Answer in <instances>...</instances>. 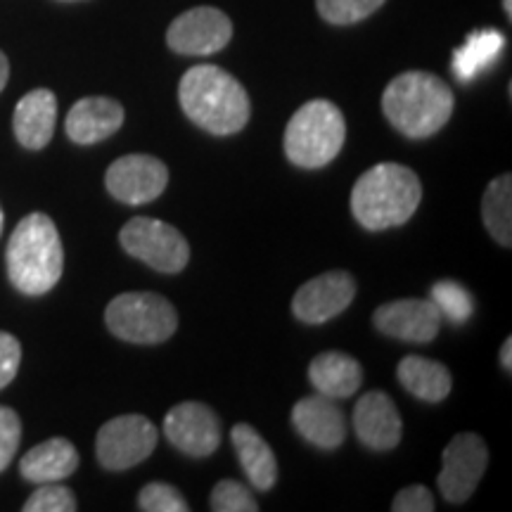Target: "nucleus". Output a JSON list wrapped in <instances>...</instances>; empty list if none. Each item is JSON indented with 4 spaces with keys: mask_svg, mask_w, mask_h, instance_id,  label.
Instances as JSON below:
<instances>
[{
    "mask_svg": "<svg viewBox=\"0 0 512 512\" xmlns=\"http://www.w3.org/2000/svg\"><path fill=\"white\" fill-rule=\"evenodd\" d=\"M382 112L406 138H430L451 119L453 93L439 76L406 72L384 88Z\"/></svg>",
    "mask_w": 512,
    "mask_h": 512,
    "instance_id": "nucleus-4",
    "label": "nucleus"
},
{
    "mask_svg": "<svg viewBox=\"0 0 512 512\" xmlns=\"http://www.w3.org/2000/svg\"><path fill=\"white\" fill-rule=\"evenodd\" d=\"M211 510L214 512H256L259 503L254 501L252 491L233 479H223L211 491Z\"/></svg>",
    "mask_w": 512,
    "mask_h": 512,
    "instance_id": "nucleus-27",
    "label": "nucleus"
},
{
    "mask_svg": "<svg viewBox=\"0 0 512 512\" xmlns=\"http://www.w3.org/2000/svg\"><path fill=\"white\" fill-rule=\"evenodd\" d=\"M430 299L432 304L437 306L441 318L451 320L453 325H463L465 320H470L472 309H475L470 292H467L463 285L453 283V280H439V283L432 287Z\"/></svg>",
    "mask_w": 512,
    "mask_h": 512,
    "instance_id": "nucleus-25",
    "label": "nucleus"
},
{
    "mask_svg": "<svg viewBox=\"0 0 512 512\" xmlns=\"http://www.w3.org/2000/svg\"><path fill=\"white\" fill-rule=\"evenodd\" d=\"M309 380L318 394L328 399H349L363 382V368L356 358L342 351H325L309 366Z\"/></svg>",
    "mask_w": 512,
    "mask_h": 512,
    "instance_id": "nucleus-20",
    "label": "nucleus"
},
{
    "mask_svg": "<svg viewBox=\"0 0 512 512\" xmlns=\"http://www.w3.org/2000/svg\"><path fill=\"white\" fill-rule=\"evenodd\" d=\"M138 508L145 512H188L190 505L171 484L152 482L138 494Z\"/></svg>",
    "mask_w": 512,
    "mask_h": 512,
    "instance_id": "nucleus-29",
    "label": "nucleus"
},
{
    "mask_svg": "<svg viewBox=\"0 0 512 512\" xmlns=\"http://www.w3.org/2000/svg\"><path fill=\"white\" fill-rule=\"evenodd\" d=\"M399 382L415 399L425 403H441L451 394V373L444 363L422 356H406L399 363Z\"/></svg>",
    "mask_w": 512,
    "mask_h": 512,
    "instance_id": "nucleus-22",
    "label": "nucleus"
},
{
    "mask_svg": "<svg viewBox=\"0 0 512 512\" xmlns=\"http://www.w3.org/2000/svg\"><path fill=\"white\" fill-rule=\"evenodd\" d=\"M354 430L363 446L373 451H392L403 434L401 415L384 392H368L356 403Z\"/></svg>",
    "mask_w": 512,
    "mask_h": 512,
    "instance_id": "nucleus-16",
    "label": "nucleus"
},
{
    "mask_svg": "<svg viewBox=\"0 0 512 512\" xmlns=\"http://www.w3.org/2000/svg\"><path fill=\"white\" fill-rule=\"evenodd\" d=\"M422 200L420 178L403 164L382 162L358 178L351 190V211L368 230L403 226Z\"/></svg>",
    "mask_w": 512,
    "mask_h": 512,
    "instance_id": "nucleus-3",
    "label": "nucleus"
},
{
    "mask_svg": "<svg viewBox=\"0 0 512 512\" xmlns=\"http://www.w3.org/2000/svg\"><path fill=\"white\" fill-rule=\"evenodd\" d=\"M57 121V98L48 88H36L24 95L15 107L12 128L19 145L27 150H43L55 133Z\"/></svg>",
    "mask_w": 512,
    "mask_h": 512,
    "instance_id": "nucleus-18",
    "label": "nucleus"
},
{
    "mask_svg": "<svg viewBox=\"0 0 512 512\" xmlns=\"http://www.w3.org/2000/svg\"><path fill=\"white\" fill-rule=\"evenodd\" d=\"M373 323L377 330L389 337L427 344L439 335L444 318L432 304V299H396L375 311Z\"/></svg>",
    "mask_w": 512,
    "mask_h": 512,
    "instance_id": "nucleus-14",
    "label": "nucleus"
},
{
    "mask_svg": "<svg viewBox=\"0 0 512 512\" xmlns=\"http://www.w3.org/2000/svg\"><path fill=\"white\" fill-rule=\"evenodd\" d=\"M67 3H72V0H67Z\"/></svg>",
    "mask_w": 512,
    "mask_h": 512,
    "instance_id": "nucleus-37",
    "label": "nucleus"
},
{
    "mask_svg": "<svg viewBox=\"0 0 512 512\" xmlns=\"http://www.w3.org/2000/svg\"><path fill=\"white\" fill-rule=\"evenodd\" d=\"M5 261L10 283L22 294L38 297L53 290L64 271V249L53 219L41 211L24 216L10 235Z\"/></svg>",
    "mask_w": 512,
    "mask_h": 512,
    "instance_id": "nucleus-2",
    "label": "nucleus"
},
{
    "mask_svg": "<svg viewBox=\"0 0 512 512\" xmlns=\"http://www.w3.org/2000/svg\"><path fill=\"white\" fill-rule=\"evenodd\" d=\"M505 48V38L496 29H479L467 36V41L453 53V74L458 81H475L484 69H489Z\"/></svg>",
    "mask_w": 512,
    "mask_h": 512,
    "instance_id": "nucleus-23",
    "label": "nucleus"
},
{
    "mask_svg": "<svg viewBox=\"0 0 512 512\" xmlns=\"http://www.w3.org/2000/svg\"><path fill=\"white\" fill-rule=\"evenodd\" d=\"M19 441H22V420L8 406H0V472L15 458Z\"/></svg>",
    "mask_w": 512,
    "mask_h": 512,
    "instance_id": "nucleus-30",
    "label": "nucleus"
},
{
    "mask_svg": "<svg viewBox=\"0 0 512 512\" xmlns=\"http://www.w3.org/2000/svg\"><path fill=\"white\" fill-rule=\"evenodd\" d=\"M178 100L192 124L211 136H233L247 126L252 105L245 86L214 64H200L185 72Z\"/></svg>",
    "mask_w": 512,
    "mask_h": 512,
    "instance_id": "nucleus-1",
    "label": "nucleus"
},
{
    "mask_svg": "<svg viewBox=\"0 0 512 512\" xmlns=\"http://www.w3.org/2000/svg\"><path fill=\"white\" fill-rule=\"evenodd\" d=\"M19 363H22V344L10 332L0 330V389L15 380Z\"/></svg>",
    "mask_w": 512,
    "mask_h": 512,
    "instance_id": "nucleus-31",
    "label": "nucleus"
},
{
    "mask_svg": "<svg viewBox=\"0 0 512 512\" xmlns=\"http://www.w3.org/2000/svg\"><path fill=\"white\" fill-rule=\"evenodd\" d=\"M292 425L309 444L325 451H335L347 439V418L335 406V399L323 394L294 403Z\"/></svg>",
    "mask_w": 512,
    "mask_h": 512,
    "instance_id": "nucleus-15",
    "label": "nucleus"
},
{
    "mask_svg": "<svg viewBox=\"0 0 512 512\" xmlns=\"http://www.w3.org/2000/svg\"><path fill=\"white\" fill-rule=\"evenodd\" d=\"M157 441V427L145 415H119L100 427L95 453L105 470L119 472L150 458Z\"/></svg>",
    "mask_w": 512,
    "mask_h": 512,
    "instance_id": "nucleus-8",
    "label": "nucleus"
},
{
    "mask_svg": "<svg viewBox=\"0 0 512 512\" xmlns=\"http://www.w3.org/2000/svg\"><path fill=\"white\" fill-rule=\"evenodd\" d=\"M347 121L330 100H311L292 114L285 128V155L302 169H320L339 155Z\"/></svg>",
    "mask_w": 512,
    "mask_h": 512,
    "instance_id": "nucleus-5",
    "label": "nucleus"
},
{
    "mask_svg": "<svg viewBox=\"0 0 512 512\" xmlns=\"http://www.w3.org/2000/svg\"><path fill=\"white\" fill-rule=\"evenodd\" d=\"M394 512H432L434 496L427 486L413 484L408 489H401L392 503Z\"/></svg>",
    "mask_w": 512,
    "mask_h": 512,
    "instance_id": "nucleus-32",
    "label": "nucleus"
},
{
    "mask_svg": "<svg viewBox=\"0 0 512 512\" xmlns=\"http://www.w3.org/2000/svg\"><path fill=\"white\" fill-rule=\"evenodd\" d=\"M503 8H505V15L512 17V0H503Z\"/></svg>",
    "mask_w": 512,
    "mask_h": 512,
    "instance_id": "nucleus-35",
    "label": "nucleus"
},
{
    "mask_svg": "<svg viewBox=\"0 0 512 512\" xmlns=\"http://www.w3.org/2000/svg\"><path fill=\"white\" fill-rule=\"evenodd\" d=\"M76 508L79 505H76L72 489L55 482L38 486L34 494L29 496V501L24 503V512H74Z\"/></svg>",
    "mask_w": 512,
    "mask_h": 512,
    "instance_id": "nucleus-28",
    "label": "nucleus"
},
{
    "mask_svg": "<svg viewBox=\"0 0 512 512\" xmlns=\"http://www.w3.org/2000/svg\"><path fill=\"white\" fill-rule=\"evenodd\" d=\"M482 219L498 245H512V176L494 178L482 197Z\"/></svg>",
    "mask_w": 512,
    "mask_h": 512,
    "instance_id": "nucleus-24",
    "label": "nucleus"
},
{
    "mask_svg": "<svg viewBox=\"0 0 512 512\" xmlns=\"http://www.w3.org/2000/svg\"><path fill=\"white\" fill-rule=\"evenodd\" d=\"M8 79H10V62H8V57H5L3 50H0V91L5 88Z\"/></svg>",
    "mask_w": 512,
    "mask_h": 512,
    "instance_id": "nucleus-34",
    "label": "nucleus"
},
{
    "mask_svg": "<svg viewBox=\"0 0 512 512\" xmlns=\"http://www.w3.org/2000/svg\"><path fill=\"white\" fill-rule=\"evenodd\" d=\"M387 0H316L320 17L337 27L363 22L377 12Z\"/></svg>",
    "mask_w": 512,
    "mask_h": 512,
    "instance_id": "nucleus-26",
    "label": "nucleus"
},
{
    "mask_svg": "<svg viewBox=\"0 0 512 512\" xmlns=\"http://www.w3.org/2000/svg\"><path fill=\"white\" fill-rule=\"evenodd\" d=\"M3 223H5V216H3V209H0V233H3Z\"/></svg>",
    "mask_w": 512,
    "mask_h": 512,
    "instance_id": "nucleus-36",
    "label": "nucleus"
},
{
    "mask_svg": "<svg viewBox=\"0 0 512 512\" xmlns=\"http://www.w3.org/2000/svg\"><path fill=\"white\" fill-rule=\"evenodd\" d=\"M354 297V278L347 271H330L299 287L292 299V311L302 323L320 325L347 311Z\"/></svg>",
    "mask_w": 512,
    "mask_h": 512,
    "instance_id": "nucleus-13",
    "label": "nucleus"
},
{
    "mask_svg": "<svg viewBox=\"0 0 512 512\" xmlns=\"http://www.w3.org/2000/svg\"><path fill=\"white\" fill-rule=\"evenodd\" d=\"M230 439H233L235 453H238L249 484L259 491L273 489L275 479H278V463H275V456L271 446L266 444V439L247 422L235 425L233 432H230Z\"/></svg>",
    "mask_w": 512,
    "mask_h": 512,
    "instance_id": "nucleus-21",
    "label": "nucleus"
},
{
    "mask_svg": "<svg viewBox=\"0 0 512 512\" xmlns=\"http://www.w3.org/2000/svg\"><path fill=\"white\" fill-rule=\"evenodd\" d=\"M486 465H489V451L484 439L472 432L456 434L441 456V472L437 477L441 496L448 503H465L482 482Z\"/></svg>",
    "mask_w": 512,
    "mask_h": 512,
    "instance_id": "nucleus-9",
    "label": "nucleus"
},
{
    "mask_svg": "<svg viewBox=\"0 0 512 512\" xmlns=\"http://www.w3.org/2000/svg\"><path fill=\"white\" fill-rule=\"evenodd\" d=\"M501 363H503V368L508 370H512V337H508L503 342V347H501Z\"/></svg>",
    "mask_w": 512,
    "mask_h": 512,
    "instance_id": "nucleus-33",
    "label": "nucleus"
},
{
    "mask_svg": "<svg viewBox=\"0 0 512 512\" xmlns=\"http://www.w3.org/2000/svg\"><path fill=\"white\" fill-rule=\"evenodd\" d=\"M233 38V22L216 8H192L171 22L166 43L178 55H214Z\"/></svg>",
    "mask_w": 512,
    "mask_h": 512,
    "instance_id": "nucleus-10",
    "label": "nucleus"
},
{
    "mask_svg": "<svg viewBox=\"0 0 512 512\" xmlns=\"http://www.w3.org/2000/svg\"><path fill=\"white\" fill-rule=\"evenodd\" d=\"M164 434L185 456L207 458L221 444V422L204 403L185 401L166 413Z\"/></svg>",
    "mask_w": 512,
    "mask_h": 512,
    "instance_id": "nucleus-11",
    "label": "nucleus"
},
{
    "mask_svg": "<svg viewBox=\"0 0 512 512\" xmlns=\"http://www.w3.org/2000/svg\"><path fill=\"white\" fill-rule=\"evenodd\" d=\"M105 323L124 342L162 344L176 332L178 313L155 292H124L107 306Z\"/></svg>",
    "mask_w": 512,
    "mask_h": 512,
    "instance_id": "nucleus-6",
    "label": "nucleus"
},
{
    "mask_svg": "<svg viewBox=\"0 0 512 512\" xmlns=\"http://www.w3.org/2000/svg\"><path fill=\"white\" fill-rule=\"evenodd\" d=\"M126 112L112 98H83L69 110L64 128L76 145H95L124 126Z\"/></svg>",
    "mask_w": 512,
    "mask_h": 512,
    "instance_id": "nucleus-17",
    "label": "nucleus"
},
{
    "mask_svg": "<svg viewBox=\"0 0 512 512\" xmlns=\"http://www.w3.org/2000/svg\"><path fill=\"white\" fill-rule=\"evenodd\" d=\"M121 247L159 273H181L190 261L188 240L181 230L150 216H136L121 228Z\"/></svg>",
    "mask_w": 512,
    "mask_h": 512,
    "instance_id": "nucleus-7",
    "label": "nucleus"
},
{
    "mask_svg": "<svg viewBox=\"0 0 512 512\" xmlns=\"http://www.w3.org/2000/svg\"><path fill=\"white\" fill-rule=\"evenodd\" d=\"M79 460V451L72 441L55 437L31 448L19 463V472L31 484L62 482V479L74 475Z\"/></svg>",
    "mask_w": 512,
    "mask_h": 512,
    "instance_id": "nucleus-19",
    "label": "nucleus"
},
{
    "mask_svg": "<svg viewBox=\"0 0 512 512\" xmlns=\"http://www.w3.org/2000/svg\"><path fill=\"white\" fill-rule=\"evenodd\" d=\"M105 185L114 200L136 207L162 195L169 185V169L157 157L126 155L107 169Z\"/></svg>",
    "mask_w": 512,
    "mask_h": 512,
    "instance_id": "nucleus-12",
    "label": "nucleus"
}]
</instances>
